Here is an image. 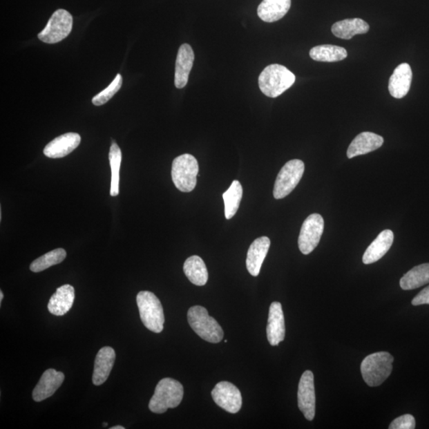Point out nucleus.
Here are the masks:
<instances>
[{"instance_id": "35", "label": "nucleus", "mask_w": 429, "mask_h": 429, "mask_svg": "<svg viewBox=\"0 0 429 429\" xmlns=\"http://www.w3.org/2000/svg\"><path fill=\"white\" fill-rule=\"evenodd\" d=\"M103 426H104V427L107 426H108V423H103Z\"/></svg>"}, {"instance_id": "12", "label": "nucleus", "mask_w": 429, "mask_h": 429, "mask_svg": "<svg viewBox=\"0 0 429 429\" xmlns=\"http://www.w3.org/2000/svg\"><path fill=\"white\" fill-rule=\"evenodd\" d=\"M267 335L271 346H278L285 340V318L283 306L280 302H273L269 306Z\"/></svg>"}, {"instance_id": "14", "label": "nucleus", "mask_w": 429, "mask_h": 429, "mask_svg": "<svg viewBox=\"0 0 429 429\" xmlns=\"http://www.w3.org/2000/svg\"><path fill=\"white\" fill-rule=\"evenodd\" d=\"M81 141V136L73 132L58 136L46 146L44 151V155L50 158L66 157L77 149Z\"/></svg>"}, {"instance_id": "27", "label": "nucleus", "mask_w": 429, "mask_h": 429, "mask_svg": "<svg viewBox=\"0 0 429 429\" xmlns=\"http://www.w3.org/2000/svg\"><path fill=\"white\" fill-rule=\"evenodd\" d=\"M242 198V187L240 182L233 181L231 187L222 194L225 201V217L227 220H231L236 214L240 208V201Z\"/></svg>"}, {"instance_id": "18", "label": "nucleus", "mask_w": 429, "mask_h": 429, "mask_svg": "<svg viewBox=\"0 0 429 429\" xmlns=\"http://www.w3.org/2000/svg\"><path fill=\"white\" fill-rule=\"evenodd\" d=\"M384 142L383 137L372 133V132H362L352 142L348 147L347 155L348 158H353L359 155L378 150Z\"/></svg>"}, {"instance_id": "30", "label": "nucleus", "mask_w": 429, "mask_h": 429, "mask_svg": "<svg viewBox=\"0 0 429 429\" xmlns=\"http://www.w3.org/2000/svg\"><path fill=\"white\" fill-rule=\"evenodd\" d=\"M123 84V77L120 74L116 75L114 81L109 84L107 88L103 90L102 93H99L93 98V104L95 106H102L107 102L114 97V95L117 93Z\"/></svg>"}, {"instance_id": "7", "label": "nucleus", "mask_w": 429, "mask_h": 429, "mask_svg": "<svg viewBox=\"0 0 429 429\" xmlns=\"http://www.w3.org/2000/svg\"><path fill=\"white\" fill-rule=\"evenodd\" d=\"M305 172V164L299 159H294L280 169L274 184V197L283 199L293 192L298 187Z\"/></svg>"}, {"instance_id": "15", "label": "nucleus", "mask_w": 429, "mask_h": 429, "mask_svg": "<svg viewBox=\"0 0 429 429\" xmlns=\"http://www.w3.org/2000/svg\"><path fill=\"white\" fill-rule=\"evenodd\" d=\"M194 52L189 44H183L179 48L176 68H175V86L183 88L187 86L189 77L194 62Z\"/></svg>"}, {"instance_id": "16", "label": "nucleus", "mask_w": 429, "mask_h": 429, "mask_svg": "<svg viewBox=\"0 0 429 429\" xmlns=\"http://www.w3.org/2000/svg\"><path fill=\"white\" fill-rule=\"evenodd\" d=\"M412 73L409 64L402 63L395 68L390 78L389 91L392 97L401 99L409 93Z\"/></svg>"}, {"instance_id": "1", "label": "nucleus", "mask_w": 429, "mask_h": 429, "mask_svg": "<svg viewBox=\"0 0 429 429\" xmlns=\"http://www.w3.org/2000/svg\"><path fill=\"white\" fill-rule=\"evenodd\" d=\"M296 81L294 74L287 68L273 64L264 68L258 77L259 88L268 97L276 98L292 87Z\"/></svg>"}, {"instance_id": "26", "label": "nucleus", "mask_w": 429, "mask_h": 429, "mask_svg": "<svg viewBox=\"0 0 429 429\" xmlns=\"http://www.w3.org/2000/svg\"><path fill=\"white\" fill-rule=\"evenodd\" d=\"M309 55L312 59L322 62L341 61L347 57L344 48L333 45H321L312 48Z\"/></svg>"}, {"instance_id": "17", "label": "nucleus", "mask_w": 429, "mask_h": 429, "mask_svg": "<svg viewBox=\"0 0 429 429\" xmlns=\"http://www.w3.org/2000/svg\"><path fill=\"white\" fill-rule=\"evenodd\" d=\"M270 247L269 238L267 236L258 238L254 240L247 251V268L252 276H258L263 263L267 256Z\"/></svg>"}, {"instance_id": "5", "label": "nucleus", "mask_w": 429, "mask_h": 429, "mask_svg": "<svg viewBox=\"0 0 429 429\" xmlns=\"http://www.w3.org/2000/svg\"><path fill=\"white\" fill-rule=\"evenodd\" d=\"M136 301L142 324L153 332H162L165 316L161 301L156 295L150 291H141L137 295Z\"/></svg>"}, {"instance_id": "23", "label": "nucleus", "mask_w": 429, "mask_h": 429, "mask_svg": "<svg viewBox=\"0 0 429 429\" xmlns=\"http://www.w3.org/2000/svg\"><path fill=\"white\" fill-rule=\"evenodd\" d=\"M370 26L361 19H347L334 23L332 32L334 35L342 39L349 40L354 35L368 33Z\"/></svg>"}, {"instance_id": "34", "label": "nucleus", "mask_w": 429, "mask_h": 429, "mask_svg": "<svg viewBox=\"0 0 429 429\" xmlns=\"http://www.w3.org/2000/svg\"><path fill=\"white\" fill-rule=\"evenodd\" d=\"M111 429H125V428L124 426H118L111 428Z\"/></svg>"}, {"instance_id": "19", "label": "nucleus", "mask_w": 429, "mask_h": 429, "mask_svg": "<svg viewBox=\"0 0 429 429\" xmlns=\"http://www.w3.org/2000/svg\"><path fill=\"white\" fill-rule=\"evenodd\" d=\"M115 361V352L111 347H104L99 350L95 359L93 383L100 385L108 380Z\"/></svg>"}, {"instance_id": "20", "label": "nucleus", "mask_w": 429, "mask_h": 429, "mask_svg": "<svg viewBox=\"0 0 429 429\" xmlns=\"http://www.w3.org/2000/svg\"><path fill=\"white\" fill-rule=\"evenodd\" d=\"M75 299V289L70 285H64L56 290L48 303V310L51 314L61 316L72 309Z\"/></svg>"}, {"instance_id": "3", "label": "nucleus", "mask_w": 429, "mask_h": 429, "mask_svg": "<svg viewBox=\"0 0 429 429\" xmlns=\"http://www.w3.org/2000/svg\"><path fill=\"white\" fill-rule=\"evenodd\" d=\"M394 357L389 352H376L365 357L361 363V373L365 383L376 388L390 377L393 370Z\"/></svg>"}, {"instance_id": "29", "label": "nucleus", "mask_w": 429, "mask_h": 429, "mask_svg": "<svg viewBox=\"0 0 429 429\" xmlns=\"http://www.w3.org/2000/svg\"><path fill=\"white\" fill-rule=\"evenodd\" d=\"M67 256L66 250L63 248H57L54 251H51L35 259L30 264V269L32 272L39 273L44 270L50 268L55 265L59 264L65 260Z\"/></svg>"}, {"instance_id": "8", "label": "nucleus", "mask_w": 429, "mask_h": 429, "mask_svg": "<svg viewBox=\"0 0 429 429\" xmlns=\"http://www.w3.org/2000/svg\"><path fill=\"white\" fill-rule=\"evenodd\" d=\"M73 23L71 14L66 10L58 9L52 15L44 30L39 34V39L45 44H57L71 33Z\"/></svg>"}, {"instance_id": "11", "label": "nucleus", "mask_w": 429, "mask_h": 429, "mask_svg": "<svg viewBox=\"0 0 429 429\" xmlns=\"http://www.w3.org/2000/svg\"><path fill=\"white\" fill-rule=\"evenodd\" d=\"M211 397L217 406L230 413H237L241 410L242 399L240 390L229 381L217 383Z\"/></svg>"}, {"instance_id": "33", "label": "nucleus", "mask_w": 429, "mask_h": 429, "mask_svg": "<svg viewBox=\"0 0 429 429\" xmlns=\"http://www.w3.org/2000/svg\"><path fill=\"white\" fill-rule=\"evenodd\" d=\"M3 300V291H0V303H2V301Z\"/></svg>"}, {"instance_id": "13", "label": "nucleus", "mask_w": 429, "mask_h": 429, "mask_svg": "<svg viewBox=\"0 0 429 429\" xmlns=\"http://www.w3.org/2000/svg\"><path fill=\"white\" fill-rule=\"evenodd\" d=\"M64 380H65L64 373L57 372L55 369L46 370L33 390V399L39 402L54 395L62 385Z\"/></svg>"}, {"instance_id": "10", "label": "nucleus", "mask_w": 429, "mask_h": 429, "mask_svg": "<svg viewBox=\"0 0 429 429\" xmlns=\"http://www.w3.org/2000/svg\"><path fill=\"white\" fill-rule=\"evenodd\" d=\"M298 401L299 410L308 421L314 419L316 413V394L314 375L306 370L301 375L298 385Z\"/></svg>"}, {"instance_id": "31", "label": "nucleus", "mask_w": 429, "mask_h": 429, "mask_svg": "<svg viewBox=\"0 0 429 429\" xmlns=\"http://www.w3.org/2000/svg\"><path fill=\"white\" fill-rule=\"evenodd\" d=\"M415 428V418L411 414H405L396 418L389 426L390 429H414Z\"/></svg>"}, {"instance_id": "9", "label": "nucleus", "mask_w": 429, "mask_h": 429, "mask_svg": "<svg viewBox=\"0 0 429 429\" xmlns=\"http://www.w3.org/2000/svg\"><path fill=\"white\" fill-rule=\"evenodd\" d=\"M325 229V221L320 214L314 213L307 217L302 225L298 246L302 254H309L319 245Z\"/></svg>"}, {"instance_id": "28", "label": "nucleus", "mask_w": 429, "mask_h": 429, "mask_svg": "<svg viewBox=\"0 0 429 429\" xmlns=\"http://www.w3.org/2000/svg\"><path fill=\"white\" fill-rule=\"evenodd\" d=\"M109 161L111 169V182L110 194L116 197L120 194V169L122 162V152L120 146L113 142L109 151Z\"/></svg>"}, {"instance_id": "22", "label": "nucleus", "mask_w": 429, "mask_h": 429, "mask_svg": "<svg viewBox=\"0 0 429 429\" xmlns=\"http://www.w3.org/2000/svg\"><path fill=\"white\" fill-rule=\"evenodd\" d=\"M291 0H263L258 8V15L264 22L274 23L288 13Z\"/></svg>"}, {"instance_id": "24", "label": "nucleus", "mask_w": 429, "mask_h": 429, "mask_svg": "<svg viewBox=\"0 0 429 429\" xmlns=\"http://www.w3.org/2000/svg\"><path fill=\"white\" fill-rule=\"evenodd\" d=\"M184 272L191 283L203 286L209 280L208 269L202 258L198 256H191L184 263Z\"/></svg>"}, {"instance_id": "25", "label": "nucleus", "mask_w": 429, "mask_h": 429, "mask_svg": "<svg viewBox=\"0 0 429 429\" xmlns=\"http://www.w3.org/2000/svg\"><path fill=\"white\" fill-rule=\"evenodd\" d=\"M429 283V263L413 267L400 280L402 289L412 290Z\"/></svg>"}, {"instance_id": "2", "label": "nucleus", "mask_w": 429, "mask_h": 429, "mask_svg": "<svg viewBox=\"0 0 429 429\" xmlns=\"http://www.w3.org/2000/svg\"><path fill=\"white\" fill-rule=\"evenodd\" d=\"M183 396V385L178 381L171 378L163 379L156 386L155 394L150 401L149 409L161 414L168 409H174L181 404Z\"/></svg>"}, {"instance_id": "6", "label": "nucleus", "mask_w": 429, "mask_h": 429, "mask_svg": "<svg viewBox=\"0 0 429 429\" xmlns=\"http://www.w3.org/2000/svg\"><path fill=\"white\" fill-rule=\"evenodd\" d=\"M199 165L197 159L189 153L175 158L172 164V180L176 188L183 193H190L197 185Z\"/></svg>"}, {"instance_id": "4", "label": "nucleus", "mask_w": 429, "mask_h": 429, "mask_svg": "<svg viewBox=\"0 0 429 429\" xmlns=\"http://www.w3.org/2000/svg\"><path fill=\"white\" fill-rule=\"evenodd\" d=\"M188 321L192 330L207 342L218 343L224 338V331L219 323L209 316L204 307H191L188 311Z\"/></svg>"}, {"instance_id": "21", "label": "nucleus", "mask_w": 429, "mask_h": 429, "mask_svg": "<svg viewBox=\"0 0 429 429\" xmlns=\"http://www.w3.org/2000/svg\"><path fill=\"white\" fill-rule=\"evenodd\" d=\"M394 240L393 231L389 229L381 231L365 251L363 257V263L369 265L380 260L389 251L393 245Z\"/></svg>"}, {"instance_id": "32", "label": "nucleus", "mask_w": 429, "mask_h": 429, "mask_svg": "<svg viewBox=\"0 0 429 429\" xmlns=\"http://www.w3.org/2000/svg\"><path fill=\"white\" fill-rule=\"evenodd\" d=\"M412 304L414 306L429 305V285L412 299Z\"/></svg>"}]
</instances>
